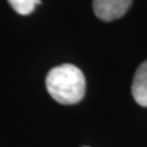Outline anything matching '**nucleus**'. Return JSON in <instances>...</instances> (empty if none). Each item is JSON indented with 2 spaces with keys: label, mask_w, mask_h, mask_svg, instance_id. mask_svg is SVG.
I'll return each instance as SVG.
<instances>
[{
  "label": "nucleus",
  "mask_w": 147,
  "mask_h": 147,
  "mask_svg": "<svg viewBox=\"0 0 147 147\" xmlns=\"http://www.w3.org/2000/svg\"><path fill=\"white\" fill-rule=\"evenodd\" d=\"M45 86L52 98L61 104L79 103L86 92L84 72L72 64L53 67L47 75Z\"/></svg>",
  "instance_id": "f257e3e1"
},
{
  "label": "nucleus",
  "mask_w": 147,
  "mask_h": 147,
  "mask_svg": "<svg viewBox=\"0 0 147 147\" xmlns=\"http://www.w3.org/2000/svg\"><path fill=\"white\" fill-rule=\"evenodd\" d=\"M132 0H93V11L99 20L109 22L124 16Z\"/></svg>",
  "instance_id": "f03ea898"
},
{
  "label": "nucleus",
  "mask_w": 147,
  "mask_h": 147,
  "mask_svg": "<svg viewBox=\"0 0 147 147\" xmlns=\"http://www.w3.org/2000/svg\"><path fill=\"white\" fill-rule=\"evenodd\" d=\"M131 92L137 104L147 107V60L137 67L132 80Z\"/></svg>",
  "instance_id": "7ed1b4c3"
},
{
  "label": "nucleus",
  "mask_w": 147,
  "mask_h": 147,
  "mask_svg": "<svg viewBox=\"0 0 147 147\" xmlns=\"http://www.w3.org/2000/svg\"><path fill=\"white\" fill-rule=\"evenodd\" d=\"M11 7L20 15H28L36 7V0H7Z\"/></svg>",
  "instance_id": "20e7f679"
}]
</instances>
